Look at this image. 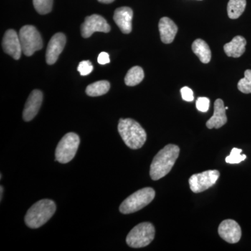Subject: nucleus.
<instances>
[{"mask_svg": "<svg viewBox=\"0 0 251 251\" xmlns=\"http://www.w3.org/2000/svg\"><path fill=\"white\" fill-rule=\"evenodd\" d=\"M180 149L177 145H166L153 158L150 174L153 181L161 179L171 172L179 157Z\"/></svg>", "mask_w": 251, "mask_h": 251, "instance_id": "nucleus-1", "label": "nucleus"}, {"mask_svg": "<svg viewBox=\"0 0 251 251\" xmlns=\"http://www.w3.org/2000/svg\"><path fill=\"white\" fill-rule=\"evenodd\" d=\"M118 131L126 145L132 150H138L145 145L147 133L138 122L132 119H120Z\"/></svg>", "mask_w": 251, "mask_h": 251, "instance_id": "nucleus-2", "label": "nucleus"}, {"mask_svg": "<svg viewBox=\"0 0 251 251\" xmlns=\"http://www.w3.org/2000/svg\"><path fill=\"white\" fill-rule=\"evenodd\" d=\"M56 211V204L49 199L41 200L29 208L25 217L28 227L39 228L52 218Z\"/></svg>", "mask_w": 251, "mask_h": 251, "instance_id": "nucleus-3", "label": "nucleus"}, {"mask_svg": "<svg viewBox=\"0 0 251 251\" xmlns=\"http://www.w3.org/2000/svg\"><path fill=\"white\" fill-rule=\"evenodd\" d=\"M154 190L152 188H142L130 195L120 206V211L123 214H129L140 210L150 203L152 202L155 198Z\"/></svg>", "mask_w": 251, "mask_h": 251, "instance_id": "nucleus-4", "label": "nucleus"}, {"mask_svg": "<svg viewBox=\"0 0 251 251\" xmlns=\"http://www.w3.org/2000/svg\"><path fill=\"white\" fill-rule=\"evenodd\" d=\"M155 237V228L151 223L145 222L135 226L127 235V244L133 249L150 245Z\"/></svg>", "mask_w": 251, "mask_h": 251, "instance_id": "nucleus-5", "label": "nucleus"}, {"mask_svg": "<svg viewBox=\"0 0 251 251\" xmlns=\"http://www.w3.org/2000/svg\"><path fill=\"white\" fill-rule=\"evenodd\" d=\"M80 142V138L76 133H67L57 145L54 161L64 164L72 161L76 154Z\"/></svg>", "mask_w": 251, "mask_h": 251, "instance_id": "nucleus-6", "label": "nucleus"}, {"mask_svg": "<svg viewBox=\"0 0 251 251\" xmlns=\"http://www.w3.org/2000/svg\"><path fill=\"white\" fill-rule=\"evenodd\" d=\"M20 41L23 52L29 57L43 48L42 38L39 31L33 25H25L20 29Z\"/></svg>", "mask_w": 251, "mask_h": 251, "instance_id": "nucleus-7", "label": "nucleus"}, {"mask_svg": "<svg viewBox=\"0 0 251 251\" xmlns=\"http://www.w3.org/2000/svg\"><path fill=\"white\" fill-rule=\"evenodd\" d=\"M219 176L220 173L216 170L206 171L202 173L193 175L190 177L188 183L193 193H202L214 186Z\"/></svg>", "mask_w": 251, "mask_h": 251, "instance_id": "nucleus-8", "label": "nucleus"}, {"mask_svg": "<svg viewBox=\"0 0 251 251\" xmlns=\"http://www.w3.org/2000/svg\"><path fill=\"white\" fill-rule=\"evenodd\" d=\"M81 35L83 38L90 37L96 31L108 33L110 26L106 20L100 15L94 14L85 18L80 27Z\"/></svg>", "mask_w": 251, "mask_h": 251, "instance_id": "nucleus-9", "label": "nucleus"}, {"mask_svg": "<svg viewBox=\"0 0 251 251\" xmlns=\"http://www.w3.org/2000/svg\"><path fill=\"white\" fill-rule=\"evenodd\" d=\"M218 231L220 237L229 244H236L242 237V229L234 220H225L220 224Z\"/></svg>", "mask_w": 251, "mask_h": 251, "instance_id": "nucleus-10", "label": "nucleus"}, {"mask_svg": "<svg viewBox=\"0 0 251 251\" xmlns=\"http://www.w3.org/2000/svg\"><path fill=\"white\" fill-rule=\"evenodd\" d=\"M2 48L6 54H9L16 60L21 58L23 52L22 46L19 35L14 29H8L5 32L2 40Z\"/></svg>", "mask_w": 251, "mask_h": 251, "instance_id": "nucleus-11", "label": "nucleus"}, {"mask_svg": "<svg viewBox=\"0 0 251 251\" xmlns=\"http://www.w3.org/2000/svg\"><path fill=\"white\" fill-rule=\"evenodd\" d=\"M66 36L63 33H57L51 38L46 50V62L52 65L57 62L59 54L62 53L66 45Z\"/></svg>", "mask_w": 251, "mask_h": 251, "instance_id": "nucleus-12", "label": "nucleus"}, {"mask_svg": "<svg viewBox=\"0 0 251 251\" xmlns=\"http://www.w3.org/2000/svg\"><path fill=\"white\" fill-rule=\"evenodd\" d=\"M43 101V93L39 90H34L28 97L23 110V120L25 122L31 121L37 115Z\"/></svg>", "mask_w": 251, "mask_h": 251, "instance_id": "nucleus-13", "label": "nucleus"}, {"mask_svg": "<svg viewBox=\"0 0 251 251\" xmlns=\"http://www.w3.org/2000/svg\"><path fill=\"white\" fill-rule=\"evenodd\" d=\"M133 16V10L128 6H122L115 10L114 21L124 34L131 32Z\"/></svg>", "mask_w": 251, "mask_h": 251, "instance_id": "nucleus-14", "label": "nucleus"}, {"mask_svg": "<svg viewBox=\"0 0 251 251\" xmlns=\"http://www.w3.org/2000/svg\"><path fill=\"white\" fill-rule=\"evenodd\" d=\"M227 122L226 116V109L222 99H216L214 103V111L213 116L206 122V126L208 128H220L224 126Z\"/></svg>", "mask_w": 251, "mask_h": 251, "instance_id": "nucleus-15", "label": "nucleus"}, {"mask_svg": "<svg viewBox=\"0 0 251 251\" xmlns=\"http://www.w3.org/2000/svg\"><path fill=\"white\" fill-rule=\"evenodd\" d=\"M158 29L162 42L166 44L173 42L178 31L177 26L174 21L168 17L162 18L158 23Z\"/></svg>", "mask_w": 251, "mask_h": 251, "instance_id": "nucleus-16", "label": "nucleus"}, {"mask_svg": "<svg viewBox=\"0 0 251 251\" xmlns=\"http://www.w3.org/2000/svg\"><path fill=\"white\" fill-rule=\"evenodd\" d=\"M247 40L242 36H237L224 46V51L228 57H240L245 52Z\"/></svg>", "mask_w": 251, "mask_h": 251, "instance_id": "nucleus-17", "label": "nucleus"}, {"mask_svg": "<svg viewBox=\"0 0 251 251\" xmlns=\"http://www.w3.org/2000/svg\"><path fill=\"white\" fill-rule=\"evenodd\" d=\"M193 52L199 57L201 62L208 64L211 61V52L209 46L202 39H196L192 44Z\"/></svg>", "mask_w": 251, "mask_h": 251, "instance_id": "nucleus-18", "label": "nucleus"}, {"mask_svg": "<svg viewBox=\"0 0 251 251\" xmlns=\"http://www.w3.org/2000/svg\"><path fill=\"white\" fill-rule=\"evenodd\" d=\"M110 84L107 80H100L90 84L86 88V94L90 97H99L108 93Z\"/></svg>", "mask_w": 251, "mask_h": 251, "instance_id": "nucleus-19", "label": "nucleus"}, {"mask_svg": "<svg viewBox=\"0 0 251 251\" xmlns=\"http://www.w3.org/2000/svg\"><path fill=\"white\" fill-rule=\"evenodd\" d=\"M145 77L143 69L140 67H133L127 72L125 78L126 85L133 87L140 84Z\"/></svg>", "mask_w": 251, "mask_h": 251, "instance_id": "nucleus-20", "label": "nucleus"}, {"mask_svg": "<svg viewBox=\"0 0 251 251\" xmlns=\"http://www.w3.org/2000/svg\"><path fill=\"white\" fill-rule=\"evenodd\" d=\"M247 6V0H229L227 4V14L231 19H237L242 16Z\"/></svg>", "mask_w": 251, "mask_h": 251, "instance_id": "nucleus-21", "label": "nucleus"}, {"mask_svg": "<svg viewBox=\"0 0 251 251\" xmlns=\"http://www.w3.org/2000/svg\"><path fill=\"white\" fill-rule=\"evenodd\" d=\"M33 4L39 14L45 15L52 11L53 0H33Z\"/></svg>", "mask_w": 251, "mask_h": 251, "instance_id": "nucleus-22", "label": "nucleus"}, {"mask_svg": "<svg viewBox=\"0 0 251 251\" xmlns=\"http://www.w3.org/2000/svg\"><path fill=\"white\" fill-rule=\"evenodd\" d=\"M238 90L244 94H251V70L248 69L244 73V78L238 82Z\"/></svg>", "mask_w": 251, "mask_h": 251, "instance_id": "nucleus-23", "label": "nucleus"}, {"mask_svg": "<svg viewBox=\"0 0 251 251\" xmlns=\"http://www.w3.org/2000/svg\"><path fill=\"white\" fill-rule=\"evenodd\" d=\"M242 150L240 149L233 148L231 151L229 156L226 157V163L229 164H238L247 158L246 155H242Z\"/></svg>", "mask_w": 251, "mask_h": 251, "instance_id": "nucleus-24", "label": "nucleus"}, {"mask_svg": "<svg viewBox=\"0 0 251 251\" xmlns=\"http://www.w3.org/2000/svg\"><path fill=\"white\" fill-rule=\"evenodd\" d=\"M93 66H92L90 61L89 60L82 61L77 67V71L82 76L88 75L89 74L93 72Z\"/></svg>", "mask_w": 251, "mask_h": 251, "instance_id": "nucleus-25", "label": "nucleus"}, {"mask_svg": "<svg viewBox=\"0 0 251 251\" xmlns=\"http://www.w3.org/2000/svg\"><path fill=\"white\" fill-rule=\"evenodd\" d=\"M210 100L206 97H200L196 101V108L199 111L206 112L209 110Z\"/></svg>", "mask_w": 251, "mask_h": 251, "instance_id": "nucleus-26", "label": "nucleus"}, {"mask_svg": "<svg viewBox=\"0 0 251 251\" xmlns=\"http://www.w3.org/2000/svg\"><path fill=\"white\" fill-rule=\"evenodd\" d=\"M181 97L185 101L191 102L194 100V94L193 90L188 87H184L181 89Z\"/></svg>", "mask_w": 251, "mask_h": 251, "instance_id": "nucleus-27", "label": "nucleus"}, {"mask_svg": "<svg viewBox=\"0 0 251 251\" xmlns=\"http://www.w3.org/2000/svg\"><path fill=\"white\" fill-rule=\"evenodd\" d=\"M97 60H98L99 64H101V65L108 64V63L110 62V56H109V54L107 53V52H100V53L99 54Z\"/></svg>", "mask_w": 251, "mask_h": 251, "instance_id": "nucleus-28", "label": "nucleus"}, {"mask_svg": "<svg viewBox=\"0 0 251 251\" xmlns=\"http://www.w3.org/2000/svg\"><path fill=\"white\" fill-rule=\"evenodd\" d=\"M99 2L103 3V4H110V3L113 2L115 0H98Z\"/></svg>", "mask_w": 251, "mask_h": 251, "instance_id": "nucleus-29", "label": "nucleus"}, {"mask_svg": "<svg viewBox=\"0 0 251 251\" xmlns=\"http://www.w3.org/2000/svg\"><path fill=\"white\" fill-rule=\"evenodd\" d=\"M0 190H1V191H0V192H1V193H0V194H1V196H0V201H2V195H3V191H4V188H3V186H1V188H0Z\"/></svg>", "mask_w": 251, "mask_h": 251, "instance_id": "nucleus-30", "label": "nucleus"}, {"mask_svg": "<svg viewBox=\"0 0 251 251\" xmlns=\"http://www.w3.org/2000/svg\"><path fill=\"white\" fill-rule=\"evenodd\" d=\"M226 110H227V109H228V107H226Z\"/></svg>", "mask_w": 251, "mask_h": 251, "instance_id": "nucleus-31", "label": "nucleus"}]
</instances>
